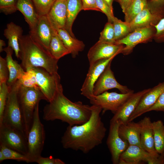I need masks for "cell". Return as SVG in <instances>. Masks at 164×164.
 <instances>
[{"label": "cell", "instance_id": "obj_48", "mask_svg": "<svg viewBox=\"0 0 164 164\" xmlns=\"http://www.w3.org/2000/svg\"><path fill=\"white\" fill-rule=\"evenodd\" d=\"M113 0H104L110 8L112 10H113L112 3Z\"/></svg>", "mask_w": 164, "mask_h": 164}, {"label": "cell", "instance_id": "obj_32", "mask_svg": "<svg viewBox=\"0 0 164 164\" xmlns=\"http://www.w3.org/2000/svg\"><path fill=\"white\" fill-rule=\"evenodd\" d=\"M0 150L5 155L6 160L12 159L18 161L25 162L28 163L30 162L26 155L4 145H0Z\"/></svg>", "mask_w": 164, "mask_h": 164}, {"label": "cell", "instance_id": "obj_17", "mask_svg": "<svg viewBox=\"0 0 164 164\" xmlns=\"http://www.w3.org/2000/svg\"><path fill=\"white\" fill-rule=\"evenodd\" d=\"M138 123L140 127V141L142 147L153 157H157L159 154L155 148L152 122L150 118L145 117Z\"/></svg>", "mask_w": 164, "mask_h": 164}, {"label": "cell", "instance_id": "obj_4", "mask_svg": "<svg viewBox=\"0 0 164 164\" xmlns=\"http://www.w3.org/2000/svg\"><path fill=\"white\" fill-rule=\"evenodd\" d=\"M20 85L18 80L9 88V92L0 125L3 124L19 131L27 139L18 97V91Z\"/></svg>", "mask_w": 164, "mask_h": 164}, {"label": "cell", "instance_id": "obj_34", "mask_svg": "<svg viewBox=\"0 0 164 164\" xmlns=\"http://www.w3.org/2000/svg\"><path fill=\"white\" fill-rule=\"evenodd\" d=\"M114 33L113 23L108 22L105 25L103 30L100 33L98 42L115 44Z\"/></svg>", "mask_w": 164, "mask_h": 164}, {"label": "cell", "instance_id": "obj_38", "mask_svg": "<svg viewBox=\"0 0 164 164\" xmlns=\"http://www.w3.org/2000/svg\"><path fill=\"white\" fill-rule=\"evenodd\" d=\"M0 9L5 14L12 13L18 10L15 0H0Z\"/></svg>", "mask_w": 164, "mask_h": 164}, {"label": "cell", "instance_id": "obj_40", "mask_svg": "<svg viewBox=\"0 0 164 164\" xmlns=\"http://www.w3.org/2000/svg\"><path fill=\"white\" fill-rule=\"evenodd\" d=\"M149 5L152 12L164 16V0H150Z\"/></svg>", "mask_w": 164, "mask_h": 164}, {"label": "cell", "instance_id": "obj_35", "mask_svg": "<svg viewBox=\"0 0 164 164\" xmlns=\"http://www.w3.org/2000/svg\"><path fill=\"white\" fill-rule=\"evenodd\" d=\"M39 16L46 15L55 0H31Z\"/></svg>", "mask_w": 164, "mask_h": 164}, {"label": "cell", "instance_id": "obj_28", "mask_svg": "<svg viewBox=\"0 0 164 164\" xmlns=\"http://www.w3.org/2000/svg\"><path fill=\"white\" fill-rule=\"evenodd\" d=\"M49 51L51 55L57 60L70 53L60 38L56 30L51 38L49 46Z\"/></svg>", "mask_w": 164, "mask_h": 164}, {"label": "cell", "instance_id": "obj_19", "mask_svg": "<svg viewBox=\"0 0 164 164\" xmlns=\"http://www.w3.org/2000/svg\"><path fill=\"white\" fill-rule=\"evenodd\" d=\"M52 27L55 30L65 29L67 19V0L55 1L46 15Z\"/></svg>", "mask_w": 164, "mask_h": 164}, {"label": "cell", "instance_id": "obj_49", "mask_svg": "<svg viewBox=\"0 0 164 164\" xmlns=\"http://www.w3.org/2000/svg\"><path fill=\"white\" fill-rule=\"evenodd\" d=\"M6 160V158L2 151L0 150V162Z\"/></svg>", "mask_w": 164, "mask_h": 164}, {"label": "cell", "instance_id": "obj_29", "mask_svg": "<svg viewBox=\"0 0 164 164\" xmlns=\"http://www.w3.org/2000/svg\"><path fill=\"white\" fill-rule=\"evenodd\" d=\"M155 146L159 154L164 153V125L161 120L152 122Z\"/></svg>", "mask_w": 164, "mask_h": 164}, {"label": "cell", "instance_id": "obj_24", "mask_svg": "<svg viewBox=\"0 0 164 164\" xmlns=\"http://www.w3.org/2000/svg\"><path fill=\"white\" fill-rule=\"evenodd\" d=\"M13 50L8 46L3 49L6 54L5 59L9 72V79L7 82L9 88L20 78L25 71L22 66L13 60L12 56Z\"/></svg>", "mask_w": 164, "mask_h": 164}, {"label": "cell", "instance_id": "obj_2", "mask_svg": "<svg viewBox=\"0 0 164 164\" xmlns=\"http://www.w3.org/2000/svg\"><path fill=\"white\" fill-rule=\"evenodd\" d=\"M43 118L47 121L60 120L70 125H80L87 121L92 114L91 106L80 101L73 102L60 90L44 107Z\"/></svg>", "mask_w": 164, "mask_h": 164}, {"label": "cell", "instance_id": "obj_47", "mask_svg": "<svg viewBox=\"0 0 164 164\" xmlns=\"http://www.w3.org/2000/svg\"><path fill=\"white\" fill-rule=\"evenodd\" d=\"M5 46V41L2 39L0 40V52H2L3 51V47Z\"/></svg>", "mask_w": 164, "mask_h": 164}, {"label": "cell", "instance_id": "obj_26", "mask_svg": "<svg viewBox=\"0 0 164 164\" xmlns=\"http://www.w3.org/2000/svg\"><path fill=\"white\" fill-rule=\"evenodd\" d=\"M56 30L73 57L75 58L79 52L84 50L85 45L84 43L72 36L65 29L60 28Z\"/></svg>", "mask_w": 164, "mask_h": 164}, {"label": "cell", "instance_id": "obj_50", "mask_svg": "<svg viewBox=\"0 0 164 164\" xmlns=\"http://www.w3.org/2000/svg\"><path fill=\"white\" fill-rule=\"evenodd\" d=\"M55 1L56 0H55Z\"/></svg>", "mask_w": 164, "mask_h": 164}, {"label": "cell", "instance_id": "obj_25", "mask_svg": "<svg viewBox=\"0 0 164 164\" xmlns=\"http://www.w3.org/2000/svg\"><path fill=\"white\" fill-rule=\"evenodd\" d=\"M16 6L18 10L24 15L30 30L33 29L37 23L39 16L31 0H18Z\"/></svg>", "mask_w": 164, "mask_h": 164}, {"label": "cell", "instance_id": "obj_15", "mask_svg": "<svg viewBox=\"0 0 164 164\" xmlns=\"http://www.w3.org/2000/svg\"><path fill=\"white\" fill-rule=\"evenodd\" d=\"M164 92V81L150 88L140 99L136 108L130 116L128 122L132 121L145 113L146 111L155 104Z\"/></svg>", "mask_w": 164, "mask_h": 164}, {"label": "cell", "instance_id": "obj_43", "mask_svg": "<svg viewBox=\"0 0 164 164\" xmlns=\"http://www.w3.org/2000/svg\"><path fill=\"white\" fill-rule=\"evenodd\" d=\"M153 111L164 112V92L161 95L155 104L147 110L145 113Z\"/></svg>", "mask_w": 164, "mask_h": 164}, {"label": "cell", "instance_id": "obj_42", "mask_svg": "<svg viewBox=\"0 0 164 164\" xmlns=\"http://www.w3.org/2000/svg\"><path fill=\"white\" fill-rule=\"evenodd\" d=\"M36 162L39 164H64L65 163L59 159L54 158L52 156L47 157H39Z\"/></svg>", "mask_w": 164, "mask_h": 164}, {"label": "cell", "instance_id": "obj_14", "mask_svg": "<svg viewBox=\"0 0 164 164\" xmlns=\"http://www.w3.org/2000/svg\"><path fill=\"white\" fill-rule=\"evenodd\" d=\"M56 31L52 26L46 15L39 16L36 25L30 30L29 34L49 52L50 42Z\"/></svg>", "mask_w": 164, "mask_h": 164}, {"label": "cell", "instance_id": "obj_37", "mask_svg": "<svg viewBox=\"0 0 164 164\" xmlns=\"http://www.w3.org/2000/svg\"><path fill=\"white\" fill-rule=\"evenodd\" d=\"M97 8L100 12L104 13L107 16L108 22L113 23L114 16L113 10H112L104 0H96Z\"/></svg>", "mask_w": 164, "mask_h": 164}, {"label": "cell", "instance_id": "obj_8", "mask_svg": "<svg viewBox=\"0 0 164 164\" xmlns=\"http://www.w3.org/2000/svg\"><path fill=\"white\" fill-rule=\"evenodd\" d=\"M134 93L132 91L125 94L118 93L115 92L105 91L97 95H94L90 100L92 105L100 107L103 113L110 111L114 114L126 101Z\"/></svg>", "mask_w": 164, "mask_h": 164}, {"label": "cell", "instance_id": "obj_46", "mask_svg": "<svg viewBox=\"0 0 164 164\" xmlns=\"http://www.w3.org/2000/svg\"><path fill=\"white\" fill-rule=\"evenodd\" d=\"M122 9V12H125L131 4L132 0H117Z\"/></svg>", "mask_w": 164, "mask_h": 164}, {"label": "cell", "instance_id": "obj_39", "mask_svg": "<svg viewBox=\"0 0 164 164\" xmlns=\"http://www.w3.org/2000/svg\"><path fill=\"white\" fill-rule=\"evenodd\" d=\"M155 32L154 38L158 43H164V16L154 26Z\"/></svg>", "mask_w": 164, "mask_h": 164}, {"label": "cell", "instance_id": "obj_45", "mask_svg": "<svg viewBox=\"0 0 164 164\" xmlns=\"http://www.w3.org/2000/svg\"><path fill=\"white\" fill-rule=\"evenodd\" d=\"M147 162L149 164H164V153L159 154L156 157H152Z\"/></svg>", "mask_w": 164, "mask_h": 164}, {"label": "cell", "instance_id": "obj_12", "mask_svg": "<svg viewBox=\"0 0 164 164\" xmlns=\"http://www.w3.org/2000/svg\"><path fill=\"white\" fill-rule=\"evenodd\" d=\"M120 123L118 121L110 122L109 132L107 140V144L111 155V161L114 164H118L121 154L129 145L128 142L123 140L119 135L118 129Z\"/></svg>", "mask_w": 164, "mask_h": 164}, {"label": "cell", "instance_id": "obj_31", "mask_svg": "<svg viewBox=\"0 0 164 164\" xmlns=\"http://www.w3.org/2000/svg\"><path fill=\"white\" fill-rule=\"evenodd\" d=\"M112 23L114 30V39L116 41L124 38L131 32L129 23L123 22L115 17Z\"/></svg>", "mask_w": 164, "mask_h": 164}, {"label": "cell", "instance_id": "obj_23", "mask_svg": "<svg viewBox=\"0 0 164 164\" xmlns=\"http://www.w3.org/2000/svg\"><path fill=\"white\" fill-rule=\"evenodd\" d=\"M23 30L19 26L11 22L7 25L4 35L8 40V46L14 51L16 57L19 58V40L22 36Z\"/></svg>", "mask_w": 164, "mask_h": 164}, {"label": "cell", "instance_id": "obj_10", "mask_svg": "<svg viewBox=\"0 0 164 164\" xmlns=\"http://www.w3.org/2000/svg\"><path fill=\"white\" fill-rule=\"evenodd\" d=\"M155 32V29L153 26L137 29L124 38L116 41L115 44L125 45L121 53L128 55L131 53L137 44L145 43L154 38Z\"/></svg>", "mask_w": 164, "mask_h": 164}, {"label": "cell", "instance_id": "obj_13", "mask_svg": "<svg viewBox=\"0 0 164 164\" xmlns=\"http://www.w3.org/2000/svg\"><path fill=\"white\" fill-rule=\"evenodd\" d=\"M111 63L107 65L95 83L93 91L94 95H99L112 88L117 89L123 94L133 91L126 86L121 84L117 81L111 69Z\"/></svg>", "mask_w": 164, "mask_h": 164}, {"label": "cell", "instance_id": "obj_5", "mask_svg": "<svg viewBox=\"0 0 164 164\" xmlns=\"http://www.w3.org/2000/svg\"><path fill=\"white\" fill-rule=\"evenodd\" d=\"M18 97L27 139L36 107L41 100H46V99L39 88L26 87L21 84L18 91Z\"/></svg>", "mask_w": 164, "mask_h": 164}, {"label": "cell", "instance_id": "obj_9", "mask_svg": "<svg viewBox=\"0 0 164 164\" xmlns=\"http://www.w3.org/2000/svg\"><path fill=\"white\" fill-rule=\"evenodd\" d=\"M0 145L27 155L26 137L19 131L3 124L0 125Z\"/></svg>", "mask_w": 164, "mask_h": 164}, {"label": "cell", "instance_id": "obj_16", "mask_svg": "<svg viewBox=\"0 0 164 164\" xmlns=\"http://www.w3.org/2000/svg\"><path fill=\"white\" fill-rule=\"evenodd\" d=\"M124 46L117 45L97 42L89 49L87 57L89 65L100 60L110 58L121 53Z\"/></svg>", "mask_w": 164, "mask_h": 164}, {"label": "cell", "instance_id": "obj_18", "mask_svg": "<svg viewBox=\"0 0 164 164\" xmlns=\"http://www.w3.org/2000/svg\"><path fill=\"white\" fill-rule=\"evenodd\" d=\"M150 89L134 93L114 114L110 122L118 121L121 123L128 122L130 116L136 108L140 99Z\"/></svg>", "mask_w": 164, "mask_h": 164}, {"label": "cell", "instance_id": "obj_30", "mask_svg": "<svg viewBox=\"0 0 164 164\" xmlns=\"http://www.w3.org/2000/svg\"><path fill=\"white\" fill-rule=\"evenodd\" d=\"M148 8L147 0H132L125 12V21L129 23L141 12Z\"/></svg>", "mask_w": 164, "mask_h": 164}, {"label": "cell", "instance_id": "obj_22", "mask_svg": "<svg viewBox=\"0 0 164 164\" xmlns=\"http://www.w3.org/2000/svg\"><path fill=\"white\" fill-rule=\"evenodd\" d=\"M162 17L160 15L152 12L149 8L139 14L129 23L131 32L136 29L156 25Z\"/></svg>", "mask_w": 164, "mask_h": 164}, {"label": "cell", "instance_id": "obj_3", "mask_svg": "<svg viewBox=\"0 0 164 164\" xmlns=\"http://www.w3.org/2000/svg\"><path fill=\"white\" fill-rule=\"evenodd\" d=\"M19 44L21 66L26 70L40 67L51 73H57L58 60L54 58L29 34L22 36L19 39Z\"/></svg>", "mask_w": 164, "mask_h": 164}, {"label": "cell", "instance_id": "obj_7", "mask_svg": "<svg viewBox=\"0 0 164 164\" xmlns=\"http://www.w3.org/2000/svg\"><path fill=\"white\" fill-rule=\"evenodd\" d=\"M34 70L39 89L49 102L63 88L60 77L58 73H51L40 67L32 68Z\"/></svg>", "mask_w": 164, "mask_h": 164}, {"label": "cell", "instance_id": "obj_41", "mask_svg": "<svg viewBox=\"0 0 164 164\" xmlns=\"http://www.w3.org/2000/svg\"><path fill=\"white\" fill-rule=\"evenodd\" d=\"M9 72L5 59L0 56V84L7 82Z\"/></svg>", "mask_w": 164, "mask_h": 164}, {"label": "cell", "instance_id": "obj_21", "mask_svg": "<svg viewBox=\"0 0 164 164\" xmlns=\"http://www.w3.org/2000/svg\"><path fill=\"white\" fill-rule=\"evenodd\" d=\"M118 132L120 137L127 141L129 145H136L143 149L140 141V127L138 122L132 121L125 123L120 122Z\"/></svg>", "mask_w": 164, "mask_h": 164}, {"label": "cell", "instance_id": "obj_1", "mask_svg": "<svg viewBox=\"0 0 164 164\" xmlns=\"http://www.w3.org/2000/svg\"><path fill=\"white\" fill-rule=\"evenodd\" d=\"M91 107V115L87 121L67 128L61 140L64 148L87 154L102 143L107 130L100 116L102 109L94 105Z\"/></svg>", "mask_w": 164, "mask_h": 164}, {"label": "cell", "instance_id": "obj_36", "mask_svg": "<svg viewBox=\"0 0 164 164\" xmlns=\"http://www.w3.org/2000/svg\"><path fill=\"white\" fill-rule=\"evenodd\" d=\"M9 92L6 82L0 84V122L1 121Z\"/></svg>", "mask_w": 164, "mask_h": 164}, {"label": "cell", "instance_id": "obj_27", "mask_svg": "<svg viewBox=\"0 0 164 164\" xmlns=\"http://www.w3.org/2000/svg\"><path fill=\"white\" fill-rule=\"evenodd\" d=\"M82 10L81 0H67V19L65 29L73 37L72 27L78 13Z\"/></svg>", "mask_w": 164, "mask_h": 164}, {"label": "cell", "instance_id": "obj_20", "mask_svg": "<svg viewBox=\"0 0 164 164\" xmlns=\"http://www.w3.org/2000/svg\"><path fill=\"white\" fill-rule=\"evenodd\" d=\"M153 157L142 148L134 145H129L121 154L118 164H139L146 162Z\"/></svg>", "mask_w": 164, "mask_h": 164}, {"label": "cell", "instance_id": "obj_11", "mask_svg": "<svg viewBox=\"0 0 164 164\" xmlns=\"http://www.w3.org/2000/svg\"><path fill=\"white\" fill-rule=\"evenodd\" d=\"M117 55L108 59L99 60L89 65L88 73L80 90L82 95L90 100L93 98L94 96L93 88L95 83L107 65Z\"/></svg>", "mask_w": 164, "mask_h": 164}, {"label": "cell", "instance_id": "obj_6", "mask_svg": "<svg viewBox=\"0 0 164 164\" xmlns=\"http://www.w3.org/2000/svg\"><path fill=\"white\" fill-rule=\"evenodd\" d=\"M39 103L36 105L33 114L32 124L28 135V153L30 162H36L43 150L45 139L44 126L39 114Z\"/></svg>", "mask_w": 164, "mask_h": 164}, {"label": "cell", "instance_id": "obj_33", "mask_svg": "<svg viewBox=\"0 0 164 164\" xmlns=\"http://www.w3.org/2000/svg\"><path fill=\"white\" fill-rule=\"evenodd\" d=\"M19 80L21 84L23 86L39 88L35 71L32 68L26 70Z\"/></svg>", "mask_w": 164, "mask_h": 164}, {"label": "cell", "instance_id": "obj_44", "mask_svg": "<svg viewBox=\"0 0 164 164\" xmlns=\"http://www.w3.org/2000/svg\"><path fill=\"white\" fill-rule=\"evenodd\" d=\"M82 10H92L100 12L97 8L96 0H81Z\"/></svg>", "mask_w": 164, "mask_h": 164}]
</instances>
